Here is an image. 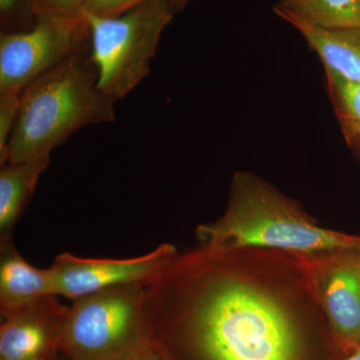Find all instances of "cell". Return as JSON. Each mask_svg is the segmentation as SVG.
I'll use <instances>...</instances> for the list:
<instances>
[{
	"mask_svg": "<svg viewBox=\"0 0 360 360\" xmlns=\"http://www.w3.org/2000/svg\"><path fill=\"white\" fill-rule=\"evenodd\" d=\"M90 47L89 25L77 18L45 14L20 32L0 34V94H22L47 71Z\"/></svg>",
	"mask_w": 360,
	"mask_h": 360,
	"instance_id": "6",
	"label": "cell"
},
{
	"mask_svg": "<svg viewBox=\"0 0 360 360\" xmlns=\"http://www.w3.org/2000/svg\"><path fill=\"white\" fill-rule=\"evenodd\" d=\"M200 245L219 251L266 248L297 258L359 250L360 236L324 229L295 201L253 175L234 176L222 217L196 229Z\"/></svg>",
	"mask_w": 360,
	"mask_h": 360,
	"instance_id": "2",
	"label": "cell"
},
{
	"mask_svg": "<svg viewBox=\"0 0 360 360\" xmlns=\"http://www.w3.org/2000/svg\"><path fill=\"white\" fill-rule=\"evenodd\" d=\"M85 2L86 0H46L45 14H56L70 18L82 16Z\"/></svg>",
	"mask_w": 360,
	"mask_h": 360,
	"instance_id": "18",
	"label": "cell"
},
{
	"mask_svg": "<svg viewBox=\"0 0 360 360\" xmlns=\"http://www.w3.org/2000/svg\"><path fill=\"white\" fill-rule=\"evenodd\" d=\"M125 360H167L162 355L160 354V352H158V349L151 342H149L148 345H146V347L141 348L139 352H135V354H132L131 356H129V359Z\"/></svg>",
	"mask_w": 360,
	"mask_h": 360,
	"instance_id": "19",
	"label": "cell"
},
{
	"mask_svg": "<svg viewBox=\"0 0 360 360\" xmlns=\"http://www.w3.org/2000/svg\"><path fill=\"white\" fill-rule=\"evenodd\" d=\"M2 32H20L27 30L25 25L30 18H37L26 0H0Z\"/></svg>",
	"mask_w": 360,
	"mask_h": 360,
	"instance_id": "16",
	"label": "cell"
},
{
	"mask_svg": "<svg viewBox=\"0 0 360 360\" xmlns=\"http://www.w3.org/2000/svg\"><path fill=\"white\" fill-rule=\"evenodd\" d=\"M276 8L324 30L360 28V0H281Z\"/></svg>",
	"mask_w": 360,
	"mask_h": 360,
	"instance_id": "13",
	"label": "cell"
},
{
	"mask_svg": "<svg viewBox=\"0 0 360 360\" xmlns=\"http://www.w3.org/2000/svg\"><path fill=\"white\" fill-rule=\"evenodd\" d=\"M35 18L44 15L46 11V0H26Z\"/></svg>",
	"mask_w": 360,
	"mask_h": 360,
	"instance_id": "20",
	"label": "cell"
},
{
	"mask_svg": "<svg viewBox=\"0 0 360 360\" xmlns=\"http://www.w3.org/2000/svg\"><path fill=\"white\" fill-rule=\"evenodd\" d=\"M233 251L200 246L146 285L150 342L167 360H298L292 315L245 281Z\"/></svg>",
	"mask_w": 360,
	"mask_h": 360,
	"instance_id": "1",
	"label": "cell"
},
{
	"mask_svg": "<svg viewBox=\"0 0 360 360\" xmlns=\"http://www.w3.org/2000/svg\"><path fill=\"white\" fill-rule=\"evenodd\" d=\"M345 360H360V345L348 352L347 359Z\"/></svg>",
	"mask_w": 360,
	"mask_h": 360,
	"instance_id": "22",
	"label": "cell"
},
{
	"mask_svg": "<svg viewBox=\"0 0 360 360\" xmlns=\"http://www.w3.org/2000/svg\"><path fill=\"white\" fill-rule=\"evenodd\" d=\"M274 13L300 32L310 49L321 59L326 71L349 82H360V28L324 30L276 7Z\"/></svg>",
	"mask_w": 360,
	"mask_h": 360,
	"instance_id": "10",
	"label": "cell"
},
{
	"mask_svg": "<svg viewBox=\"0 0 360 360\" xmlns=\"http://www.w3.org/2000/svg\"><path fill=\"white\" fill-rule=\"evenodd\" d=\"M51 158L6 162L0 169V243L13 240V232L34 193Z\"/></svg>",
	"mask_w": 360,
	"mask_h": 360,
	"instance_id": "12",
	"label": "cell"
},
{
	"mask_svg": "<svg viewBox=\"0 0 360 360\" xmlns=\"http://www.w3.org/2000/svg\"><path fill=\"white\" fill-rule=\"evenodd\" d=\"M21 94H0V163L6 160L7 146L18 111L20 108Z\"/></svg>",
	"mask_w": 360,
	"mask_h": 360,
	"instance_id": "15",
	"label": "cell"
},
{
	"mask_svg": "<svg viewBox=\"0 0 360 360\" xmlns=\"http://www.w3.org/2000/svg\"><path fill=\"white\" fill-rule=\"evenodd\" d=\"M169 243H162L139 257L82 258L63 253L49 267L54 295L71 302L117 286L146 285L177 257Z\"/></svg>",
	"mask_w": 360,
	"mask_h": 360,
	"instance_id": "7",
	"label": "cell"
},
{
	"mask_svg": "<svg viewBox=\"0 0 360 360\" xmlns=\"http://www.w3.org/2000/svg\"><path fill=\"white\" fill-rule=\"evenodd\" d=\"M149 342L146 285L134 284L72 300L59 352L68 360H125Z\"/></svg>",
	"mask_w": 360,
	"mask_h": 360,
	"instance_id": "4",
	"label": "cell"
},
{
	"mask_svg": "<svg viewBox=\"0 0 360 360\" xmlns=\"http://www.w3.org/2000/svg\"><path fill=\"white\" fill-rule=\"evenodd\" d=\"M146 0H86L82 15L115 18L131 11Z\"/></svg>",
	"mask_w": 360,
	"mask_h": 360,
	"instance_id": "17",
	"label": "cell"
},
{
	"mask_svg": "<svg viewBox=\"0 0 360 360\" xmlns=\"http://www.w3.org/2000/svg\"><path fill=\"white\" fill-rule=\"evenodd\" d=\"M59 360H68V359H65V357L60 356V359H59Z\"/></svg>",
	"mask_w": 360,
	"mask_h": 360,
	"instance_id": "24",
	"label": "cell"
},
{
	"mask_svg": "<svg viewBox=\"0 0 360 360\" xmlns=\"http://www.w3.org/2000/svg\"><path fill=\"white\" fill-rule=\"evenodd\" d=\"M348 146H350L355 153H357V155L359 156L360 158V135L359 136L352 137V139H347Z\"/></svg>",
	"mask_w": 360,
	"mask_h": 360,
	"instance_id": "21",
	"label": "cell"
},
{
	"mask_svg": "<svg viewBox=\"0 0 360 360\" xmlns=\"http://www.w3.org/2000/svg\"><path fill=\"white\" fill-rule=\"evenodd\" d=\"M176 7L146 0L115 18L84 15L90 35V59L99 89L113 103L132 91L149 75L163 30Z\"/></svg>",
	"mask_w": 360,
	"mask_h": 360,
	"instance_id": "5",
	"label": "cell"
},
{
	"mask_svg": "<svg viewBox=\"0 0 360 360\" xmlns=\"http://www.w3.org/2000/svg\"><path fill=\"white\" fill-rule=\"evenodd\" d=\"M113 122L115 103L99 89L89 54H77L23 90L4 163L51 158L78 130Z\"/></svg>",
	"mask_w": 360,
	"mask_h": 360,
	"instance_id": "3",
	"label": "cell"
},
{
	"mask_svg": "<svg viewBox=\"0 0 360 360\" xmlns=\"http://www.w3.org/2000/svg\"><path fill=\"white\" fill-rule=\"evenodd\" d=\"M333 333L347 352L360 345V251L297 258Z\"/></svg>",
	"mask_w": 360,
	"mask_h": 360,
	"instance_id": "8",
	"label": "cell"
},
{
	"mask_svg": "<svg viewBox=\"0 0 360 360\" xmlns=\"http://www.w3.org/2000/svg\"><path fill=\"white\" fill-rule=\"evenodd\" d=\"M46 295L1 317L0 360H59L68 307Z\"/></svg>",
	"mask_w": 360,
	"mask_h": 360,
	"instance_id": "9",
	"label": "cell"
},
{
	"mask_svg": "<svg viewBox=\"0 0 360 360\" xmlns=\"http://www.w3.org/2000/svg\"><path fill=\"white\" fill-rule=\"evenodd\" d=\"M326 84L345 139L360 135V82L326 71Z\"/></svg>",
	"mask_w": 360,
	"mask_h": 360,
	"instance_id": "14",
	"label": "cell"
},
{
	"mask_svg": "<svg viewBox=\"0 0 360 360\" xmlns=\"http://www.w3.org/2000/svg\"><path fill=\"white\" fill-rule=\"evenodd\" d=\"M51 295L54 292L51 269H37L26 262L13 240L0 243L1 317Z\"/></svg>",
	"mask_w": 360,
	"mask_h": 360,
	"instance_id": "11",
	"label": "cell"
},
{
	"mask_svg": "<svg viewBox=\"0 0 360 360\" xmlns=\"http://www.w3.org/2000/svg\"><path fill=\"white\" fill-rule=\"evenodd\" d=\"M165 1L170 2V4H174L177 9H179L180 7L184 6L188 0H165Z\"/></svg>",
	"mask_w": 360,
	"mask_h": 360,
	"instance_id": "23",
	"label": "cell"
}]
</instances>
